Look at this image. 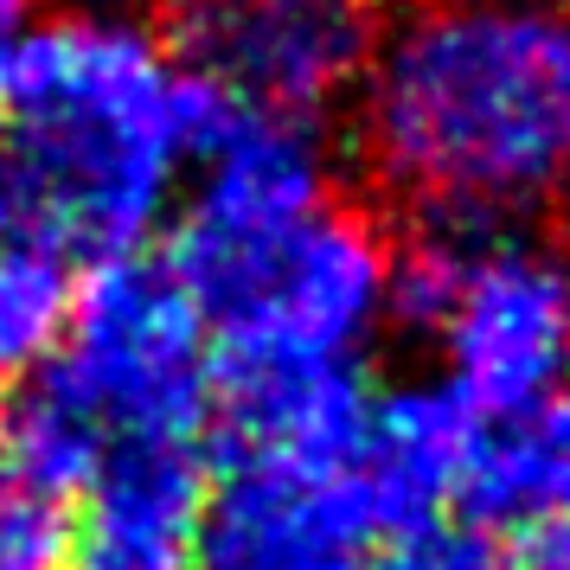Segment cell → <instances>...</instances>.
Instances as JSON below:
<instances>
[{"instance_id":"6da1fadb","label":"cell","mask_w":570,"mask_h":570,"mask_svg":"<svg viewBox=\"0 0 570 570\" xmlns=\"http://www.w3.org/2000/svg\"><path fill=\"white\" fill-rule=\"evenodd\" d=\"M372 174L462 232L570 193V7L416 0L365 65Z\"/></svg>"},{"instance_id":"7a4b0ae2","label":"cell","mask_w":570,"mask_h":570,"mask_svg":"<svg viewBox=\"0 0 570 570\" xmlns=\"http://www.w3.org/2000/svg\"><path fill=\"white\" fill-rule=\"evenodd\" d=\"M218 90L129 13H65L27 39L0 135V250L135 257L206 135Z\"/></svg>"},{"instance_id":"3957f363","label":"cell","mask_w":570,"mask_h":570,"mask_svg":"<svg viewBox=\"0 0 570 570\" xmlns=\"http://www.w3.org/2000/svg\"><path fill=\"white\" fill-rule=\"evenodd\" d=\"M391 314L442 340L449 391L474 416L558 404L570 379V250L558 237H423L391 263Z\"/></svg>"},{"instance_id":"277c9868","label":"cell","mask_w":570,"mask_h":570,"mask_svg":"<svg viewBox=\"0 0 570 570\" xmlns=\"http://www.w3.org/2000/svg\"><path fill=\"white\" fill-rule=\"evenodd\" d=\"M71 340L46 365L109 449H199L218 360L167 263L116 257L71 302Z\"/></svg>"},{"instance_id":"5b68a950","label":"cell","mask_w":570,"mask_h":570,"mask_svg":"<svg viewBox=\"0 0 570 570\" xmlns=\"http://www.w3.org/2000/svg\"><path fill=\"white\" fill-rule=\"evenodd\" d=\"M199 186L174 232V283L199 308L206 327L250 295L269 263L334 206L327 155L302 122L250 116L218 97L199 135Z\"/></svg>"},{"instance_id":"8992f818","label":"cell","mask_w":570,"mask_h":570,"mask_svg":"<svg viewBox=\"0 0 570 570\" xmlns=\"http://www.w3.org/2000/svg\"><path fill=\"white\" fill-rule=\"evenodd\" d=\"M180 52L225 104L308 122L340 104L385 39V0H180Z\"/></svg>"},{"instance_id":"52a82bcc","label":"cell","mask_w":570,"mask_h":570,"mask_svg":"<svg viewBox=\"0 0 570 570\" xmlns=\"http://www.w3.org/2000/svg\"><path fill=\"white\" fill-rule=\"evenodd\" d=\"M391 314V250L372 218L327 206L218 321L225 365H353Z\"/></svg>"},{"instance_id":"ba28073f","label":"cell","mask_w":570,"mask_h":570,"mask_svg":"<svg viewBox=\"0 0 570 570\" xmlns=\"http://www.w3.org/2000/svg\"><path fill=\"white\" fill-rule=\"evenodd\" d=\"M372 539L353 474L232 455L199 507L193 570H372Z\"/></svg>"},{"instance_id":"9c48e42d","label":"cell","mask_w":570,"mask_h":570,"mask_svg":"<svg viewBox=\"0 0 570 570\" xmlns=\"http://www.w3.org/2000/svg\"><path fill=\"white\" fill-rule=\"evenodd\" d=\"M199 507V449H109L83 488L65 570H193Z\"/></svg>"},{"instance_id":"30bf717a","label":"cell","mask_w":570,"mask_h":570,"mask_svg":"<svg viewBox=\"0 0 570 570\" xmlns=\"http://www.w3.org/2000/svg\"><path fill=\"white\" fill-rule=\"evenodd\" d=\"M237 449L257 462L353 474L372 430V391L360 365H225Z\"/></svg>"},{"instance_id":"8fae6325","label":"cell","mask_w":570,"mask_h":570,"mask_svg":"<svg viewBox=\"0 0 570 570\" xmlns=\"http://www.w3.org/2000/svg\"><path fill=\"white\" fill-rule=\"evenodd\" d=\"M488 416H474L449 385H404L385 404H372V430L360 449V481L365 507L379 519V532H416L436 525V513L462 493L468 455Z\"/></svg>"},{"instance_id":"7c38bea8","label":"cell","mask_w":570,"mask_h":570,"mask_svg":"<svg viewBox=\"0 0 570 570\" xmlns=\"http://www.w3.org/2000/svg\"><path fill=\"white\" fill-rule=\"evenodd\" d=\"M455 500H468L481 525H519V532L570 513V404L488 416Z\"/></svg>"},{"instance_id":"4fadbf2b","label":"cell","mask_w":570,"mask_h":570,"mask_svg":"<svg viewBox=\"0 0 570 570\" xmlns=\"http://www.w3.org/2000/svg\"><path fill=\"white\" fill-rule=\"evenodd\" d=\"M104 468V436L83 423V411L39 372L13 411L0 416V488L71 500L90 488V474Z\"/></svg>"},{"instance_id":"5bb4252c","label":"cell","mask_w":570,"mask_h":570,"mask_svg":"<svg viewBox=\"0 0 570 570\" xmlns=\"http://www.w3.org/2000/svg\"><path fill=\"white\" fill-rule=\"evenodd\" d=\"M71 283L65 263L39 250H0V385L27 379L65 334Z\"/></svg>"},{"instance_id":"9a60e30c","label":"cell","mask_w":570,"mask_h":570,"mask_svg":"<svg viewBox=\"0 0 570 570\" xmlns=\"http://www.w3.org/2000/svg\"><path fill=\"white\" fill-rule=\"evenodd\" d=\"M65 558H71L65 500L0 488V570H65Z\"/></svg>"},{"instance_id":"2e32d148","label":"cell","mask_w":570,"mask_h":570,"mask_svg":"<svg viewBox=\"0 0 570 570\" xmlns=\"http://www.w3.org/2000/svg\"><path fill=\"white\" fill-rule=\"evenodd\" d=\"M379 570H513L481 525H416Z\"/></svg>"},{"instance_id":"e0dca14e","label":"cell","mask_w":570,"mask_h":570,"mask_svg":"<svg viewBox=\"0 0 570 570\" xmlns=\"http://www.w3.org/2000/svg\"><path fill=\"white\" fill-rule=\"evenodd\" d=\"M513 570H570V513L525 525V544H519Z\"/></svg>"},{"instance_id":"ac0fdd59","label":"cell","mask_w":570,"mask_h":570,"mask_svg":"<svg viewBox=\"0 0 570 570\" xmlns=\"http://www.w3.org/2000/svg\"><path fill=\"white\" fill-rule=\"evenodd\" d=\"M32 13H27V0H0V97H7V83H13V65H20V52H27V27Z\"/></svg>"}]
</instances>
